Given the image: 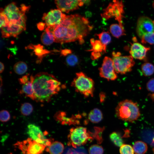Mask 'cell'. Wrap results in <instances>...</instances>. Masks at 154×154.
I'll return each mask as SVG.
<instances>
[{
    "instance_id": "3",
    "label": "cell",
    "mask_w": 154,
    "mask_h": 154,
    "mask_svg": "<svg viewBox=\"0 0 154 154\" xmlns=\"http://www.w3.org/2000/svg\"><path fill=\"white\" fill-rule=\"evenodd\" d=\"M116 111V114L119 118L130 122L137 120L140 115L137 104L128 99L119 102Z\"/></svg>"
},
{
    "instance_id": "34",
    "label": "cell",
    "mask_w": 154,
    "mask_h": 154,
    "mask_svg": "<svg viewBox=\"0 0 154 154\" xmlns=\"http://www.w3.org/2000/svg\"><path fill=\"white\" fill-rule=\"evenodd\" d=\"M62 154H87L86 151L82 148H79L76 149L70 148L66 149Z\"/></svg>"
},
{
    "instance_id": "10",
    "label": "cell",
    "mask_w": 154,
    "mask_h": 154,
    "mask_svg": "<svg viewBox=\"0 0 154 154\" xmlns=\"http://www.w3.org/2000/svg\"><path fill=\"white\" fill-rule=\"evenodd\" d=\"M99 70L100 76L108 80H114L117 78L113 60L108 56L105 57L102 66Z\"/></svg>"
},
{
    "instance_id": "45",
    "label": "cell",
    "mask_w": 154,
    "mask_h": 154,
    "mask_svg": "<svg viewBox=\"0 0 154 154\" xmlns=\"http://www.w3.org/2000/svg\"><path fill=\"white\" fill-rule=\"evenodd\" d=\"M0 73H1L3 71H4V66L3 64L1 62H0Z\"/></svg>"
},
{
    "instance_id": "23",
    "label": "cell",
    "mask_w": 154,
    "mask_h": 154,
    "mask_svg": "<svg viewBox=\"0 0 154 154\" xmlns=\"http://www.w3.org/2000/svg\"><path fill=\"white\" fill-rule=\"evenodd\" d=\"M90 41L92 48L88 51L96 52H106V47L104 46L100 40L91 38Z\"/></svg>"
},
{
    "instance_id": "19",
    "label": "cell",
    "mask_w": 154,
    "mask_h": 154,
    "mask_svg": "<svg viewBox=\"0 0 154 154\" xmlns=\"http://www.w3.org/2000/svg\"><path fill=\"white\" fill-rule=\"evenodd\" d=\"M53 27L47 26L45 31L43 32L41 35V40L42 43L45 45H49L54 42V38L53 34Z\"/></svg>"
},
{
    "instance_id": "35",
    "label": "cell",
    "mask_w": 154,
    "mask_h": 154,
    "mask_svg": "<svg viewBox=\"0 0 154 154\" xmlns=\"http://www.w3.org/2000/svg\"><path fill=\"white\" fill-rule=\"evenodd\" d=\"M67 64L70 66H74L77 64L78 62V57L74 54L68 55L66 59Z\"/></svg>"
},
{
    "instance_id": "40",
    "label": "cell",
    "mask_w": 154,
    "mask_h": 154,
    "mask_svg": "<svg viewBox=\"0 0 154 154\" xmlns=\"http://www.w3.org/2000/svg\"><path fill=\"white\" fill-rule=\"evenodd\" d=\"M29 75L27 74L24 75L19 78L18 80L20 84L23 85L28 82L29 81Z\"/></svg>"
},
{
    "instance_id": "24",
    "label": "cell",
    "mask_w": 154,
    "mask_h": 154,
    "mask_svg": "<svg viewBox=\"0 0 154 154\" xmlns=\"http://www.w3.org/2000/svg\"><path fill=\"white\" fill-rule=\"evenodd\" d=\"M110 31L114 37L117 38L125 35L123 27L117 24H112L110 27Z\"/></svg>"
},
{
    "instance_id": "36",
    "label": "cell",
    "mask_w": 154,
    "mask_h": 154,
    "mask_svg": "<svg viewBox=\"0 0 154 154\" xmlns=\"http://www.w3.org/2000/svg\"><path fill=\"white\" fill-rule=\"evenodd\" d=\"M119 152L120 154H134L133 148L129 145L123 144L120 147Z\"/></svg>"
},
{
    "instance_id": "25",
    "label": "cell",
    "mask_w": 154,
    "mask_h": 154,
    "mask_svg": "<svg viewBox=\"0 0 154 154\" xmlns=\"http://www.w3.org/2000/svg\"><path fill=\"white\" fill-rule=\"evenodd\" d=\"M133 148L135 154H144L147 150V146L144 142L137 141L134 143Z\"/></svg>"
},
{
    "instance_id": "22",
    "label": "cell",
    "mask_w": 154,
    "mask_h": 154,
    "mask_svg": "<svg viewBox=\"0 0 154 154\" xmlns=\"http://www.w3.org/2000/svg\"><path fill=\"white\" fill-rule=\"evenodd\" d=\"M88 119L91 122L97 123L102 119L103 114L100 110L98 108H95L90 112Z\"/></svg>"
},
{
    "instance_id": "2",
    "label": "cell",
    "mask_w": 154,
    "mask_h": 154,
    "mask_svg": "<svg viewBox=\"0 0 154 154\" xmlns=\"http://www.w3.org/2000/svg\"><path fill=\"white\" fill-rule=\"evenodd\" d=\"M33 86L35 100L48 102L61 89L60 82L53 75L41 72L34 76Z\"/></svg>"
},
{
    "instance_id": "43",
    "label": "cell",
    "mask_w": 154,
    "mask_h": 154,
    "mask_svg": "<svg viewBox=\"0 0 154 154\" xmlns=\"http://www.w3.org/2000/svg\"><path fill=\"white\" fill-rule=\"evenodd\" d=\"M46 24L42 22H40L37 24V26L38 29L40 31L43 30L46 27Z\"/></svg>"
},
{
    "instance_id": "4",
    "label": "cell",
    "mask_w": 154,
    "mask_h": 154,
    "mask_svg": "<svg viewBox=\"0 0 154 154\" xmlns=\"http://www.w3.org/2000/svg\"><path fill=\"white\" fill-rule=\"evenodd\" d=\"M29 9V7L24 4L21 5L20 7H19L15 3L13 2L3 10L8 19L9 23L18 24L26 28L27 18L25 13Z\"/></svg>"
},
{
    "instance_id": "26",
    "label": "cell",
    "mask_w": 154,
    "mask_h": 154,
    "mask_svg": "<svg viewBox=\"0 0 154 154\" xmlns=\"http://www.w3.org/2000/svg\"><path fill=\"white\" fill-rule=\"evenodd\" d=\"M28 66L24 62L19 61L16 63L13 66V70L15 73L19 75H22L27 71Z\"/></svg>"
},
{
    "instance_id": "46",
    "label": "cell",
    "mask_w": 154,
    "mask_h": 154,
    "mask_svg": "<svg viewBox=\"0 0 154 154\" xmlns=\"http://www.w3.org/2000/svg\"><path fill=\"white\" fill-rule=\"evenodd\" d=\"M153 152H154V148L153 149Z\"/></svg>"
},
{
    "instance_id": "29",
    "label": "cell",
    "mask_w": 154,
    "mask_h": 154,
    "mask_svg": "<svg viewBox=\"0 0 154 154\" xmlns=\"http://www.w3.org/2000/svg\"><path fill=\"white\" fill-rule=\"evenodd\" d=\"M96 35L102 43L106 47L111 41V37L108 32H103Z\"/></svg>"
},
{
    "instance_id": "14",
    "label": "cell",
    "mask_w": 154,
    "mask_h": 154,
    "mask_svg": "<svg viewBox=\"0 0 154 154\" xmlns=\"http://www.w3.org/2000/svg\"><path fill=\"white\" fill-rule=\"evenodd\" d=\"M55 3L59 10L68 13L77 9L84 4L82 0H55Z\"/></svg>"
},
{
    "instance_id": "39",
    "label": "cell",
    "mask_w": 154,
    "mask_h": 154,
    "mask_svg": "<svg viewBox=\"0 0 154 154\" xmlns=\"http://www.w3.org/2000/svg\"><path fill=\"white\" fill-rule=\"evenodd\" d=\"M147 90L151 92H154V78L150 79L146 84Z\"/></svg>"
},
{
    "instance_id": "8",
    "label": "cell",
    "mask_w": 154,
    "mask_h": 154,
    "mask_svg": "<svg viewBox=\"0 0 154 154\" xmlns=\"http://www.w3.org/2000/svg\"><path fill=\"white\" fill-rule=\"evenodd\" d=\"M123 13V5L122 1L114 0L109 4L101 15L106 20L114 17L119 24L123 27L122 22Z\"/></svg>"
},
{
    "instance_id": "37",
    "label": "cell",
    "mask_w": 154,
    "mask_h": 154,
    "mask_svg": "<svg viewBox=\"0 0 154 154\" xmlns=\"http://www.w3.org/2000/svg\"><path fill=\"white\" fill-rule=\"evenodd\" d=\"M0 28L7 26L9 23V21L3 11V9L1 8L0 13Z\"/></svg>"
},
{
    "instance_id": "9",
    "label": "cell",
    "mask_w": 154,
    "mask_h": 154,
    "mask_svg": "<svg viewBox=\"0 0 154 154\" xmlns=\"http://www.w3.org/2000/svg\"><path fill=\"white\" fill-rule=\"evenodd\" d=\"M14 145L21 151L23 154H41L46 147L30 138L23 141L17 142Z\"/></svg>"
},
{
    "instance_id": "15",
    "label": "cell",
    "mask_w": 154,
    "mask_h": 154,
    "mask_svg": "<svg viewBox=\"0 0 154 154\" xmlns=\"http://www.w3.org/2000/svg\"><path fill=\"white\" fill-rule=\"evenodd\" d=\"M1 29L2 37L5 38L11 36L16 37L26 29L21 25L9 23L7 26L2 27Z\"/></svg>"
},
{
    "instance_id": "28",
    "label": "cell",
    "mask_w": 154,
    "mask_h": 154,
    "mask_svg": "<svg viewBox=\"0 0 154 154\" xmlns=\"http://www.w3.org/2000/svg\"><path fill=\"white\" fill-rule=\"evenodd\" d=\"M110 138L112 142L116 146L121 147L123 144V141L120 135L118 133L114 132L110 135Z\"/></svg>"
},
{
    "instance_id": "41",
    "label": "cell",
    "mask_w": 154,
    "mask_h": 154,
    "mask_svg": "<svg viewBox=\"0 0 154 154\" xmlns=\"http://www.w3.org/2000/svg\"><path fill=\"white\" fill-rule=\"evenodd\" d=\"M72 52V51L71 50L68 49H65L61 50L60 53L62 56H65L70 54Z\"/></svg>"
},
{
    "instance_id": "27",
    "label": "cell",
    "mask_w": 154,
    "mask_h": 154,
    "mask_svg": "<svg viewBox=\"0 0 154 154\" xmlns=\"http://www.w3.org/2000/svg\"><path fill=\"white\" fill-rule=\"evenodd\" d=\"M141 70L143 74L145 76H150L154 73V66L152 64L146 62L142 64Z\"/></svg>"
},
{
    "instance_id": "16",
    "label": "cell",
    "mask_w": 154,
    "mask_h": 154,
    "mask_svg": "<svg viewBox=\"0 0 154 154\" xmlns=\"http://www.w3.org/2000/svg\"><path fill=\"white\" fill-rule=\"evenodd\" d=\"M150 48L138 42L133 43L131 45L129 53L133 58L142 60L145 57L147 52Z\"/></svg>"
},
{
    "instance_id": "13",
    "label": "cell",
    "mask_w": 154,
    "mask_h": 154,
    "mask_svg": "<svg viewBox=\"0 0 154 154\" xmlns=\"http://www.w3.org/2000/svg\"><path fill=\"white\" fill-rule=\"evenodd\" d=\"M58 9H51L47 13H44L42 19L47 26L56 27L59 24L66 16Z\"/></svg>"
},
{
    "instance_id": "44",
    "label": "cell",
    "mask_w": 154,
    "mask_h": 154,
    "mask_svg": "<svg viewBox=\"0 0 154 154\" xmlns=\"http://www.w3.org/2000/svg\"><path fill=\"white\" fill-rule=\"evenodd\" d=\"M100 102H103L105 100L106 98L105 94L103 92H101L100 94Z\"/></svg>"
},
{
    "instance_id": "32",
    "label": "cell",
    "mask_w": 154,
    "mask_h": 154,
    "mask_svg": "<svg viewBox=\"0 0 154 154\" xmlns=\"http://www.w3.org/2000/svg\"><path fill=\"white\" fill-rule=\"evenodd\" d=\"M141 39V42L142 43L154 44V31L144 35Z\"/></svg>"
},
{
    "instance_id": "20",
    "label": "cell",
    "mask_w": 154,
    "mask_h": 154,
    "mask_svg": "<svg viewBox=\"0 0 154 154\" xmlns=\"http://www.w3.org/2000/svg\"><path fill=\"white\" fill-rule=\"evenodd\" d=\"M26 49L33 50L34 53L38 57V62L41 61L42 58L50 52V51L44 49L43 46L40 44L33 45L29 44L25 47Z\"/></svg>"
},
{
    "instance_id": "17",
    "label": "cell",
    "mask_w": 154,
    "mask_h": 154,
    "mask_svg": "<svg viewBox=\"0 0 154 154\" xmlns=\"http://www.w3.org/2000/svg\"><path fill=\"white\" fill-rule=\"evenodd\" d=\"M66 116V114L64 112L59 111L57 112L54 116V119L57 121L60 122L62 124H72L74 123L77 124L79 121L76 120L80 116L78 115L74 117V116L71 118H68Z\"/></svg>"
},
{
    "instance_id": "38",
    "label": "cell",
    "mask_w": 154,
    "mask_h": 154,
    "mask_svg": "<svg viewBox=\"0 0 154 154\" xmlns=\"http://www.w3.org/2000/svg\"><path fill=\"white\" fill-rule=\"evenodd\" d=\"M10 115L9 112L6 110H3L0 112V119L1 122H6L10 119Z\"/></svg>"
},
{
    "instance_id": "12",
    "label": "cell",
    "mask_w": 154,
    "mask_h": 154,
    "mask_svg": "<svg viewBox=\"0 0 154 154\" xmlns=\"http://www.w3.org/2000/svg\"><path fill=\"white\" fill-rule=\"evenodd\" d=\"M136 32L141 38L144 35L154 31V21L145 16L140 17L138 19Z\"/></svg>"
},
{
    "instance_id": "1",
    "label": "cell",
    "mask_w": 154,
    "mask_h": 154,
    "mask_svg": "<svg viewBox=\"0 0 154 154\" xmlns=\"http://www.w3.org/2000/svg\"><path fill=\"white\" fill-rule=\"evenodd\" d=\"M93 28L88 19L78 14L66 15L53 31L54 42L62 44L78 40L84 42V38Z\"/></svg>"
},
{
    "instance_id": "21",
    "label": "cell",
    "mask_w": 154,
    "mask_h": 154,
    "mask_svg": "<svg viewBox=\"0 0 154 154\" xmlns=\"http://www.w3.org/2000/svg\"><path fill=\"white\" fill-rule=\"evenodd\" d=\"M63 144L58 141L53 142L49 146L48 151L50 154H62L64 152Z\"/></svg>"
},
{
    "instance_id": "18",
    "label": "cell",
    "mask_w": 154,
    "mask_h": 154,
    "mask_svg": "<svg viewBox=\"0 0 154 154\" xmlns=\"http://www.w3.org/2000/svg\"><path fill=\"white\" fill-rule=\"evenodd\" d=\"M34 76L31 75L30 77V80L25 84L23 85L22 89L20 91L21 94L29 97L32 100H35L34 90L33 86Z\"/></svg>"
},
{
    "instance_id": "42",
    "label": "cell",
    "mask_w": 154,
    "mask_h": 154,
    "mask_svg": "<svg viewBox=\"0 0 154 154\" xmlns=\"http://www.w3.org/2000/svg\"><path fill=\"white\" fill-rule=\"evenodd\" d=\"M101 53L92 52L91 54V58L92 60H96L98 59L101 57Z\"/></svg>"
},
{
    "instance_id": "31",
    "label": "cell",
    "mask_w": 154,
    "mask_h": 154,
    "mask_svg": "<svg viewBox=\"0 0 154 154\" xmlns=\"http://www.w3.org/2000/svg\"><path fill=\"white\" fill-rule=\"evenodd\" d=\"M33 110V107L30 103L26 102L21 105L20 111L21 113L24 116H28L30 115Z\"/></svg>"
},
{
    "instance_id": "5",
    "label": "cell",
    "mask_w": 154,
    "mask_h": 154,
    "mask_svg": "<svg viewBox=\"0 0 154 154\" xmlns=\"http://www.w3.org/2000/svg\"><path fill=\"white\" fill-rule=\"evenodd\" d=\"M71 84L76 91L83 95L85 97L93 96L94 82L92 79L83 72L76 73Z\"/></svg>"
},
{
    "instance_id": "30",
    "label": "cell",
    "mask_w": 154,
    "mask_h": 154,
    "mask_svg": "<svg viewBox=\"0 0 154 154\" xmlns=\"http://www.w3.org/2000/svg\"><path fill=\"white\" fill-rule=\"evenodd\" d=\"M104 128L95 127L94 128V133L90 132L92 137L95 138L98 143H100L102 141V134L104 129Z\"/></svg>"
},
{
    "instance_id": "11",
    "label": "cell",
    "mask_w": 154,
    "mask_h": 154,
    "mask_svg": "<svg viewBox=\"0 0 154 154\" xmlns=\"http://www.w3.org/2000/svg\"><path fill=\"white\" fill-rule=\"evenodd\" d=\"M27 133L30 138L46 146H49L52 143L51 139L46 138L40 128L34 124H29L28 125Z\"/></svg>"
},
{
    "instance_id": "33",
    "label": "cell",
    "mask_w": 154,
    "mask_h": 154,
    "mask_svg": "<svg viewBox=\"0 0 154 154\" xmlns=\"http://www.w3.org/2000/svg\"><path fill=\"white\" fill-rule=\"evenodd\" d=\"M89 154H103L104 149L103 147L100 145H93L89 147Z\"/></svg>"
},
{
    "instance_id": "6",
    "label": "cell",
    "mask_w": 154,
    "mask_h": 154,
    "mask_svg": "<svg viewBox=\"0 0 154 154\" xmlns=\"http://www.w3.org/2000/svg\"><path fill=\"white\" fill-rule=\"evenodd\" d=\"M68 137V145L75 148L85 145L89 140L93 139L90 132L87 131L86 127L82 126L71 128Z\"/></svg>"
},
{
    "instance_id": "7",
    "label": "cell",
    "mask_w": 154,
    "mask_h": 154,
    "mask_svg": "<svg viewBox=\"0 0 154 154\" xmlns=\"http://www.w3.org/2000/svg\"><path fill=\"white\" fill-rule=\"evenodd\" d=\"M112 54L114 67L116 73L125 74L132 70L135 63L131 56H121L120 53L114 52Z\"/></svg>"
}]
</instances>
